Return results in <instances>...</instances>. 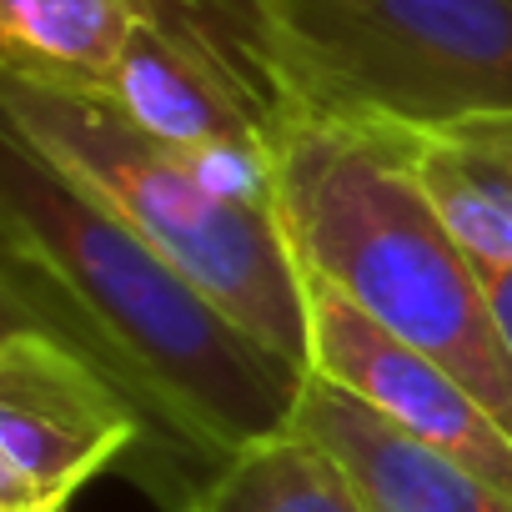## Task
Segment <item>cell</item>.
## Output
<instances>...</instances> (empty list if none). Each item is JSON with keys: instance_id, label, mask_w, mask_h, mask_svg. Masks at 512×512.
Wrapping results in <instances>:
<instances>
[{"instance_id": "3957f363", "label": "cell", "mask_w": 512, "mask_h": 512, "mask_svg": "<svg viewBox=\"0 0 512 512\" xmlns=\"http://www.w3.org/2000/svg\"><path fill=\"white\" fill-rule=\"evenodd\" d=\"M0 131L26 141L71 186L206 287L251 337L307 367V272L282 231L272 186L196 161L96 91L0 76Z\"/></svg>"}, {"instance_id": "9c48e42d", "label": "cell", "mask_w": 512, "mask_h": 512, "mask_svg": "<svg viewBox=\"0 0 512 512\" xmlns=\"http://www.w3.org/2000/svg\"><path fill=\"white\" fill-rule=\"evenodd\" d=\"M151 0H0V76L106 96Z\"/></svg>"}, {"instance_id": "6da1fadb", "label": "cell", "mask_w": 512, "mask_h": 512, "mask_svg": "<svg viewBox=\"0 0 512 512\" xmlns=\"http://www.w3.org/2000/svg\"><path fill=\"white\" fill-rule=\"evenodd\" d=\"M0 312L101 367L141 412L166 507L226 457L297 422L307 367L251 337L206 287L0 131Z\"/></svg>"}, {"instance_id": "8fae6325", "label": "cell", "mask_w": 512, "mask_h": 512, "mask_svg": "<svg viewBox=\"0 0 512 512\" xmlns=\"http://www.w3.org/2000/svg\"><path fill=\"white\" fill-rule=\"evenodd\" d=\"M482 287H487V307L497 322V337L512 357V267H482Z\"/></svg>"}, {"instance_id": "277c9868", "label": "cell", "mask_w": 512, "mask_h": 512, "mask_svg": "<svg viewBox=\"0 0 512 512\" xmlns=\"http://www.w3.org/2000/svg\"><path fill=\"white\" fill-rule=\"evenodd\" d=\"M277 101L437 131L512 111V0H236Z\"/></svg>"}, {"instance_id": "5b68a950", "label": "cell", "mask_w": 512, "mask_h": 512, "mask_svg": "<svg viewBox=\"0 0 512 512\" xmlns=\"http://www.w3.org/2000/svg\"><path fill=\"white\" fill-rule=\"evenodd\" d=\"M146 447L131 397L41 327L0 332V507L66 502Z\"/></svg>"}, {"instance_id": "ba28073f", "label": "cell", "mask_w": 512, "mask_h": 512, "mask_svg": "<svg viewBox=\"0 0 512 512\" xmlns=\"http://www.w3.org/2000/svg\"><path fill=\"white\" fill-rule=\"evenodd\" d=\"M412 166L477 267H512V111L407 131Z\"/></svg>"}, {"instance_id": "8992f818", "label": "cell", "mask_w": 512, "mask_h": 512, "mask_svg": "<svg viewBox=\"0 0 512 512\" xmlns=\"http://www.w3.org/2000/svg\"><path fill=\"white\" fill-rule=\"evenodd\" d=\"M307 317H312V357H307L312 377L342 387L387 427L462 462L467 472L487 477L512 497V437L457 372L367 322L347 297H337L312 272H307Z\"/></svg>"}, {"instance_id": "30bf717a", "label": "cell", "mask_w": 512, "mask_h": 512, "mask_svg": "<svg viewBox=\"0 0 512 512\" xmlns=\"http://www.w3.org/2000/svg\"><path fill=\"white\" fill-rule=\"evenodd\" d=\"M166 512H367V502L342 457L292 422L211 467Z\"/></svg>"}, {"instance_id": "52a82bcc", "label": "cell", "mask_w": 512, "mask_h": 512, "mask_svg": "<svg viewBox=\"0 0 512 512\" xmlns=\"http://www.w3.org/2000/svg\"><path fill=\"white\" fill-rule=\"evenodd\" d=\"M297 427H307L342 457L367 512H512V497L502 487L387 427L377 412L322 377H307Z\"/></svg>"}, {"instance_id": "7a4b0ae2", "label": "cell", "mask_w": 512, "mask_h": 512, "mask_svg": "<svg viewBox=\"0 0 512 512\" xmlns=\"http://www.w3.org/2000/svg\"><path fill=\"white\" fill-rule=\"evenodd\" d=\"M272 196L302 272L457 372L512 437V357L482 267L427 196L407 131L282 101Z\"/></svg>"}, {"instance_id": "7c38bea8", "label": "cell", "mask_w": 512, "mask_h": 512, "mask_svg": "<svg viewBox=\"0 0 512 512\" xmlns=\"http://www.w3.org/2000/svg\"><path fill=\"white\" fill-rule=\"evenodd\" d=\"M0 512H66V502H41V507H0Z\"/></svg>"}]
</instances>
